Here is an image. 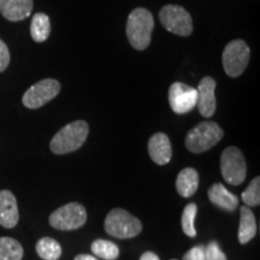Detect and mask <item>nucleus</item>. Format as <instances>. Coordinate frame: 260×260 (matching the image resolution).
<instances>
[{
  "label": "nucleus",
  "mask_w": 260,
  "mask_h": 260,
  "mask_svg": "<svg viewBox=\"0 0 260 260\" xmlns=\"http://www.w3.org/2000/svg\"><path fill=\"white\" fill-rule=\"evenodd\" d=\"M154 28V19L147 9L138 8L130 12L126 22V38L133 47L144 51L151 44L152 30Z\"/></svg>",
  "instance_id": "obj_1"
},
{
  "label": "nucleus",
  "mask_w": 260,
  "mask_h": 260,
  "mask_svg": "<svg viewBox=\"0 0 260 260\" xmlns=\"http://www.w3.org/2000/svg\"><path fill=\"white\" fill-rule=\"evenodd\" d=\"M89 133L88 123L75 121L63 126L53 139L51 140L50 148L54 154H67L82 147Z\"/></svg>",
  "instance_id": "obj_2"
},
{
  "label": "nucleus",
  "mask_w": 260,
  "mask_h": 260,
  "mask_svg": "<svg viewBox=\"0 0 260 260\" xmlns=\"http://www.w3.org/2000/svg\"><path fill=\"white\" fill-rule=\"evenodd\" d=\"M223 136V129L217 123L201 122L188 132L184 145L191 153H203L218 144Z\"/></svg>",
  "instance_id": "obj_3"
},
{
  "label": "nucleus",
  "mask_w": 260,
  "mask_h": 260,
  "mask_svg": "<svg viewBox=\"0 0 260 260\" xmlns=\"http://www.w3.org/2000/svg\"><path fill=\"white\" fill-rule=\"evenodd\" d=\"M105 232L117 239H132L138 236L142 230L140 219L123 209H113L107 213Z\"/></svg>",
  "instance_id": "obj_4"
},
{
  "label": "nucleus",
  "mask_w": 260,
  "mask_h": 260,
  "mask_svg": "<svg viewBox=\"0 0 260 260\" xmlns=\"http://www.w3.org/2000/svg\"><path fill=\"white\" fill-rule=\"evenodd\" d=\"M220 171L224 181L232 186H240L246 180V159L235 146H230L223 151L220 157Z\"/></svg>",
  "instance_id": "obj_5"
},
{
  "label": "nucleus",
  "mask_w": 260,
  "mask_h": 260,
  "mask_svg": "<svg viewBox=\"0 0 260 260\" xmlns=\"http://www.w3.org/2000/svg\"><path fill=\"white\" fill-rule=\"evenodd\" d=\"M162 27L178 37H189L193 32V19L186 9L178 5H165L159 11Z\"/></svg>",
  "instance_id": "obj_6"
},
{
  "label": "nucleus",
  "mask_w": 260,
  "mask_h": 260,
  "mask_svg": "<svg viewBox=\"0 0 260 260\" xmlns=\"http://www.w3.org/2000/svg\"><path fill=\"white\" fill-rule=\"evenodd\" d=\"M251 58V50L243 40H233L222 54L223 69L229 77H239L246 70Z\"/></svg>",
  "instance_id": "obj_7"
},
{
  "label": "nucleus",
  "mask_w": 260,
  "mask_h": 260,
  "mask_svg": "<svg viewBox=\"0 0 260 260\" xmlns=\"http://www.w3.org/2000/svg\"><path fill=\"white\" fill-rule=\"evenodd\" d=\"M87 220L84 206L79 203H69L57 209L50 216V224L54 229L70 232L83 226Z\"/></svg>",
  "instance_id": "obj_8"
},
{
  "label": "nucleus",
  "mask_w": 260,
  "mask_h": 260,
  "mask_svg": "<svg viewBox=\"0 0 260 260\" xmlns=\"http://www.w3.org/2000/svg\"><path fill=\"white\" fill-rule=\"evenodd\" d=\"M60 92V83L57 80L45 79L32 84L22 98V103L28 109L35 110L46 105Z\"/></svg>",
  "instance_id": "obj_9"
},
{
  "label": "nucleus",
  "mask_w": 260,
  "mask_h": 260,
  "mask_svg": "<svg viewBox=\"0 0 260 260\" xmlns=\"http://www.w3.org/2000/svg\"><path fill=\"white\" fill-rule=\"evenodd\" d=\"M197 89L186 83L174 82L169 89V104L172 111L177 115H184L191 111L197 106Z\"/></svg>",
  "instance_id": "obj_10"
},
{
  "label": "nucleus",
  "mask_w": 260,
  "mask_h": 260,
  "mask_svg": "<svg viewBox=\"0 0 260 260\" xmlns=\"http://www.w3.org/2000/svg\"><path fill=\"white\" fill-rule=\"evenodd\" d=\"M214 90H216V81L210 76L204 77L198 86L197 105L200 115L206 118L212 117L216 112L217 103Z\"/></svg>",
  "instance_id": "obj_11"
},
{
  "label": "nucleus",
  "mask_w": 260,
  "mask_h": 260,
  "mask_svg": "<svg viewBox=\"0 0 260 260\" xmlns=\"http://www.w3.org/2000/svg\"><path fill=\"white\" fill-rule=\"evenodd\" d=\"M148 153L155 164H168L172 157L171 142L168 135L164 133H155L148 141Z\"/></svg>",
  "instance_id": "obj_12"
},
{
  "label": "nucleus",
  "mask_w": 260,
  "mask_h": 260,
  "mask_svg": "<svg viewBox=\"0 0 260 260\" xmlns=\"http://www.w3.org/2000/svg\"><path fill=\"white\" fill-rule=\"evenodd\" d=\"M19 219L17 200L10 190H0V225L12 229Z\"/></svg>",
  "instance_id": "obj_13"
},
{
  "label": "nucleus",
  "mask_w": 260,
  "mask_h": 260,
  "mask_svg": "<svg viewBox=\"0 0 260 260\" xmlns=\"http://www.w3.org/2000/svg\"><path fill=\"white\" fill-rule=\"evenodd\" d=\"M32 11V0H0V14L11 22L23 21Z\"/></svg>",
  "instance_id": "obj_14"
},
{
  "label": "nucleus",
  "mask_w": 260,
  "mask_h": 260,
  "mask_svg": "<svg viewBox=\"0 0 260 260\" xmlns=\"http://www.w3.org/2000/svg\"><path fill=\"white\" fill-rule=\"evenodd\" d=\"M207 194H209L211 203L223 210L232 212L239 206V198L235 194H233L232 191L228 190L222 183H218V182L211 186Z\"/></svg>",
  "instance_id": "obj_15"
},
{
  "label": "nucleus",
  "mask_w": 260,
  "mask_h": 260,
  "mask_svg": "<svg viewBox=\"0 0 260 260\" xmlns=\"http://www.w3.org/2000/svg\"><path fill=\"white\" fill-rule=\"evenodd\" d=\"M199 187V174L193 168L183 169L176 178V190L183 198H190Z\"/></svg>",
  "instance_id": "obj_16"
},
{
  "label": "nucleus",
  "mask_w": 260,
  "mask_h": 260,
  "mask_svg": "<svg viewBox=\"0 0 260 260\" xmlns=\"http://www.w3.org/2000/svg\"><path fill=\"white\" fill-rule=\"evenodd\" d=\"M256 234L255 217L252 210L248 206L241 207L240 213V225H239V241L241 245L248 243Z\"/></svg>",
  "instance_id": "obj_17"
},
{
  "label": "nucleus",
  "mask_w": 260,
  "mask_h": 260,
  "mask_svg": "<svg viewBox=\"0 0 260 260\" xmlns=\"http://www.w3.org/2000/svg\"><path fill=\"white\" fill-rule=\"evenodd\" d=\"M51 32V22L47 15L35 14L30 23V35L35 42L46 41Z\"/></svg>",
  "instance_id": "obj_18"
},
{
  "label": "nucleus",
  "mask_w": 260,
  "mask_h": 260,
  "mask_svg": "<svg viewBox=\"0 0 260 260\" xmlns=\"http://www.w3.org/2000/svg\"><path fill=\"white\" fill-rule=\"evenodd\" d=\"M37 253L44 260H58L61 255V246L54 239L42 237L37 243Z\"/></svg>",
  "instance_id": "obj_19"
},
{
  "label": "nucleus",
  "mask_w": 260,
  "mask_h": 260,
  "mask_svg": "<svg viewBox=\"0 0 260 260\" xmlns=\"http://www.w3.org/2000/svg\"><path fill=\"white\" fill-rule=\"evenodd\" d=\"M23 247L11 237H0V260H22Z\"/></svg>",
  "instance_id": "obj_20"
},
{
  "label": "nucleus",
  "mask_w": 260,
  "mask_h": 260,
  "mask_svg": "<svg viewBox=\"0 0 260 260\" xmlns=\"http://www.w3.org/2000/svg\"><path fill=\"white\" fill-rule=\"evenodd\" d=\"M92 252L104 260H116L119 255V248L116 243L109 240H95L90 246Z\"/></svg>",
  "instance_id": "obj_21"
},
{
  "label": "nucleus",
  "mask_w": 260,
  "mask_h": 260,
  "mask_svg": "<svg viewBox=\"0 0 260 260\" xmlns=\"http://www.w3.org/2000/svg\"><path fill=\"white\" fill-rule=\"evenodd\" d=\"M197 212H198V206L194 203H191V204H188L187 206L184 207L183 213H182V218H181L182 229H183V233L189 237L197 236V230H195V226H194V220H195V216H197Z\"/></svg>",
  "instance_id": "obj_22"
},
{
  "label": "nucleus",
  "mask_w": 260,
  "mask_h": 260,
  "mask_svg": "<svg viewBox=\"0 0 260 260\" xmlns=\"http://www.w3.org/2000/svg\"><path fill=\"white\" fill-rule=\"evenodd\" d=\"M242 201L246 206H259L260 204V177L252 180L249 186L242 193Z\"/></svg>",
  "instance_id": "obj_23"
},
{
  "label": "nucleus",
  "mask_w": 260,
  "mask_h": 260,
  "mask_svg": "<svg viewBox=\"0 0 260 260\" xmlns=\"http://www.w3.org/2000/svg\"><path fill=\"white\" fill-rule=\"evenodd\" d=\"M205 260H228L217 241H211L205 247Z\"/></svg>",
  "instance_id": "obj_24"
},
{
  "label": "nucleus",
  "mask_w": 260,
  "mask_h": 260,
  "mask_svg": "<svg viewBox=\"0 0 260 260\" xmlns=\"http://www.w3.org/2000/svg\"><path fill=\"white\" fill-rule=\"evenodd\" d=\"M10 64V52L4 41L0 39V73L6 70Z\"/></svg>",
  "instance_id": "obj_25"
},
{
  "label": "nucleus",
  "mask_w": 260,
  "mask_h": 260,
  "mask_svg": "<svg viewBox=\"0 0 260 260\" xmlns=\"http://www.w3.org/2000/svg\"><path fill=\"white\" fill-rule=\"evenodd\" d=\"M182 260H205V246H195L190 248Z\"/></svg>",
  "instance_id": "obj_26"
},
{
  "label": "nucleus",
  "mask_w": 260,
  "mask_h": 260,
  "mask_svg": "<svg viewBox=\"0 0 260 260\" xmlns=\"http://www.w3.org/2000/svg\"><path fill=\"white\" fill-rule=\"evenodd\" d=\"M140 260H160L159 256L153 252H145L144 254L140 256Z\"/></svg>",
  "instance_id": "obj_27"
},
{
  "label": "nucleus",
  "mask_w": 260,
  "mask_h": 260,
  "mask_svg": "<svg viewBox=\"0 0 260 260\" xmlns=\"http://www.w3.org/2000/svg\"><path fill=\"white\" fill-rule=\"evenodd\" d=\"M74 260H98L95 256L89 254H79L75 256Z\"/></svg>",
  "instance_id": "obj_28"
},
{
  "label": "nucleus",
  "mask_w": 260,
  "mask_h": 260,
  "mask_svg": "<svg viewBox=\"0 0 260 260\" xmlns=\"http://www.w3.org/2000/svg\"><path fill=\"white\" fill-rule=\"evenodd\" d=\"M171 260H176V259H171Z\"/></svg>",
  "instance_id": "obj_29"
}]
</instances>
